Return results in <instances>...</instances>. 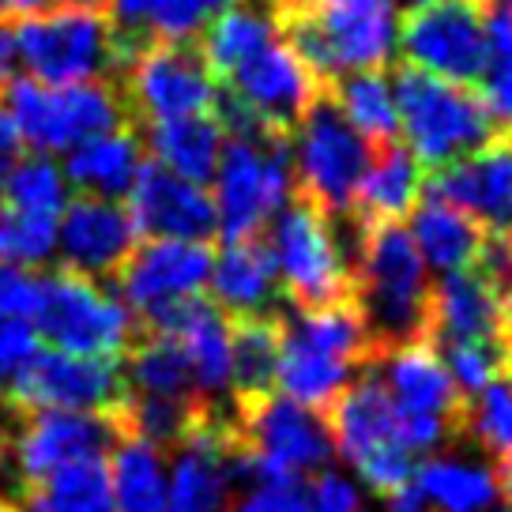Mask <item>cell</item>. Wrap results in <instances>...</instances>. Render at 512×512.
Wrapping results in <instances>:
<instances>
[{
	"label": "cell",
	"mask_w": 512,
	"mask_h": 512,
	"mask_svg": "<svg viewBox=\"0 0 512 512\" xmlns=\"http://www.w3.org/2000/svg\"><path fill=\"white\" fill-rule=\"evenodd\" d=\"M144 136L136 128L106 132L95 140H83L68 151L64 162V181L76 185L83 196L95 200H128V192L136 185V174L144 166Z\"/></svg>",
	"instance_id": "484cf974"
},
{
	"label": "cell",
	"mask_w": 512,
	"mask_h": 512,
	"mask_svg": "<svg viewBox=\"0 0 512 512\" xmlns=\"http://www.w3.org/2000/svg\"><path fill=\"white\" fill-rule=\"evenodd\" d=\"M464 437L494 456V471L512 467V369L467 400Z\"/></svg>",
	"instance_id": "e575fe53"
},
{
	"label": "cell",
	"mask_w": 512,
	"mask_h": 512,
	"mask_svg": "<svg viewBox=\"0 0 512 512\" xmlns=\"http://www.w3.org/2000/svg\"><path fill=\"white\" fill-rule=\"evenodd\" d=\"M509 8H512V0H509Z\"/></svg>",
	"instance_id": "6f0895ef"
},
{
	"label": "cell",
	"mask_w": 512,
	"mask_h": 512,
	"mask_svg": "<svg viewBox=\"0 0 512 512\" xmlns=\"http://www.w3.org/2000/svg\"><path fill=\"white\" fill-rule=\"evenodd\" d=\"M422 189H426V170L418 166V159L407 151L403 140L373 147V159H369L366 177L354 192V208L347 219L358 230L403 223L418 208Z\"/></svg>",
	"instance_id": "d4e9b609"
},
{
	"label": "cell",
	"mask_w": 512,
	"mask_h": 512,
	"mask_svg": "<svg viewBox=\"0 0 512 512\" xmlns=\"http://www.w3.org/2000/svg\"><path fill=\"white\" fill-rule=\"evenodd\" d=\"M0 113L12 121L19 144L34 147V155L72 151L83 140L136 128L113 80L46 87L31 76H12L0 87Z\"/></svg>",
	"instance_id": "277c9868"
},
{
	"label": "cell",
	"mask_w": 512,
	"mask_h": 512,
	"mask_svg": "<svg viewBox=\"0 0 512 512\" xmlns=\"http://www.w3.org/2000/svg\"><path fill=\"white\" fill-rule=\"evenodd\" d=\"M117 87L125 95V106L132 113V125H159L177 117L211 113L219 80L211 76L208 61L196 42H166L151 38L140 42L128 57L125 72L117 76Z\"/></svg>",
	"instance_id": "7c38bea8"
},
{
	"label": "cell",
	"mask_w": 512,
	"mask_h": 512,
	"mask_svg": "<svg viewBox=\"0 0 512 512\" xmlns=\"http://www.w3.org/2000/svg\"><path fill=\"white\" fill-rule=\"evenodd\" d=\"M486 42L490 57L479 80V98L494 117V125H501V132H512V8L501 0H490L486 8Z\"/></svg>",
	"instance_id": "d590c367"
},
{
	"label": "cell",
	"mask_w": 512,
	"mask_h": 512,
	"mask_svg": "<svg viewBox=\"0 0 512 512\" xmlns=\"http://www.w3.org/2000/svg\"><path fill=\"white\" fill-rule=\"evenodd\" d=\"M19 136L16 128H12V121L0 113V196H4V185H8V177H12V170L19 166V159H23V151H19Z\"/></svg>",
	"instance_id": "f6af8a7d"
},
{
	"label": "cell",
	"mask_w": 512,
	"mask_h": 512,
	"mask_svg": "<svg viewBox=\"0 0 512 512\" xmlns=\"http://www.w3.org/2000/svg\"><path fill=\"white\" fill-rule=\"evenodd\" d=\"M128 437L125 407L110 415L31 411L12 437V475L19 486H38L76 460H106Z\"/></svg>",
	"instance_id": "2e32d148"
},
{
	"label": "cell",
	"mask_w": 512,
	"mask_h": 512,
	"mask_svg": "<svg viewBox=\"0 0 512 512\" xmlns=\"http://www.w3.org/2000/svg\"><path fill=\"white\" fill-rule=\"evenodd\" d=\"M294 140H298L290 159L294 192L324 211L328 219H347L354 208V192L373 159V147L354 132L328 87L298 117Z\"/></svg>",
	"instance_id": "52a82bcc"
},
{
	"label": "cell",
	"mask_w": 512,
	"mask_h": 512,
	"mask_svg": "<svg viewBox=\"0 0 512 512\" xmlns=\"http://www.w3.org/2000/svg\"><path fill=\"white\" fill-rule=\"evenodd\" d=\"M57 0H4V12L8 16H19V19H27V16H42V12H49Z\"/></svg>",
	"instance_id": "c3c4849f"
},
{
	"label": "cell",
	"mask_w": 512,
	"mask_h": 512,
	"mask_svg": "<svg viewBox=\"0 0 512 512\" xmlns=\"http://www.w3.org/2000/svg\"><path fill=\"white\" fill-rule=\"evenodd\" d=\"M38 486L49 512H113L106 460H76Z\"/></svg>",
	"instance_id": "8d00e7d4"
},
{
	"label": "cell",
	"mask_w": 512,
	"mask_h": 512,
	"mask_svg": "<svg viewBox=\"0 0 512 512\" xmlns=\"http://www.w3.org/2000/svg\"><path fill=\"white\" fill-rule=\"evenodd\" d=\"M298 61L332 87L347 72H384L400 34V0H298L279 8Z\"/></svg>",
	"instance_id": "7a4b0ae2"
},
{
	"label": "cell",
	"mask_w": 512,
	"mask_h": 512,
	"mask_svg": "<svg viewBox=\"0 0 512 512\" xmlns=\"http://www.w3.org/2000/svg\"><path fill=\"white\" fill-rule=\"evenodd\" d=\"M426 343H494L512 351V294L497 287L494 275L479 264L441 275V283H433Z\"/></svg>",
	"instance_id": "ac0fdd59"
},
{
	"label": "cell",
	"mask_w": 512,
	"mask_h": 512,
	"mask_svg": "<svg viewBox=\"0 0 512 512\" xmlns=\"http://www.w3.org/2000/svg\"><path fill=\"white\" fill-rule=\"evenodd\" d=\"M411 241H415L422 264L441 275L467 272L482 260L486 249V234L467 219L464 211L448 208L441 200H418V208L411 211Z\"/></svg>",
	"instance_id": "f1b7e54d"
},
{
	"label": "cell",
	"mask_w": 512,
	"mask_h": 512,
	"mask_svg": "<svg viewBox=\"0 0 512 512\" xmlns=\"http://www.w3.org/2000/svg\"><path fill=\"white\" fill-rule=\"evenodd\" d=\"M234 441L249 464V486L298 482L309 471H324L336 456L324 415L279 392L234 411Z\"/></svg>",
	"instance_id": "ba28073f"
},
{
	"label": "cell",
	"mask_w": 512,
	"mask_h": 512,
	"mask_svg": "<svg viewBox=\"0 0 512 512\" xmlns=\"http://www.w3.org/2000/svg\"><path fill=\"white\" fill-rule=\"evenodd\" d=\"M223 91H230L241 106H249L264 125L272 128L275 136H287L290 140L298 117L313 106V98L324 91V83L279 38V42L264 46L260 53H253L249 61H241L226 76Z\"/></svg>",
	"instance_id": "ffe728a7"
},
{
	"label": "cell",
	"mask_w": 512,
	"mask_h": 512,
	"mask_svg": "<svg viewBox=\"0 0 512 512\" xmlns=\"http://www.w3.org/2000/svg\"><path fill=\"white\" fill-rule=\"evenodd\" d=\"M68 4H91V8H106V0H68Z\"/></svg>",
	"instance_id": "681fc988"
},
{
	"label": "cell",
	"mask_w": 512,
	"mask_h": 512,
	"mask_svg": "<svg viewBox=\"0 0 512 512\" xmlns=\"http://www.w3.org/2000/svg\"><path fill=\"white\" fill-rule=\"evenodd\" d=\"M381 512H430V505H426V497L418 494L415 482H407V486H400V490L384 494Z\"/></svg>",
	"instance_id": "7dc6e473"
},
{
	"label": "cell",
	"mask_w": 512,
	"mask_h": 512,
	"mask_svg": "<svg viewBox=\"0 0 512 512\" xmlns=\"http://www.w3.org/2000/svg\"><path fill=\"white\" fill-rule=\"evenodd\" d=\"M418 494L430 512H494L501 501L497 471L464 456H433L418 467Z\"/></svg>",
	"instance_id": "1f68e13d"
},
{
	"label": "cell",
	"mask_w": 512,
	"mask_h": 512,
	"mask_svg": "<svg viewBox=\"0 0 512 512\" xmlns=\"http://www.w3.org/2000/svg\"><path fill=\"white\" fill-rule=\"evenodd\" d=\"M4 16H8V12H4V0H0V19H4Z\"/></svg>",
	"instance_id": "db71d44e"
},
{
	"label": "cell",
	"mask_w": 512,
	"mask_h": 512,
	"mask_svg": "<svg viewBox=\"0 0 512 512\" xmlns=\"http://www.w3.org/2000/svg\"><path fill=\"white\" fill-rule=\"evenodd\" d=\"M0 512H16V505H12V497H0Z\"/></svg>",
	"instance_id": "f907efd6"
},
{
	"label": "cell",
	"mask_w": 512,
	"mask_h": 512,
	"mask_svg": "<svg viewBox=\"0 0 512 512\" xmlns=\"http://www.w3.org/2000/svg\"><path fill=\"white\" fill-rule=\"evenodd\" d=\"M57 249V219L0 200V264H46Z\"/></svg>",
	"instance_id": "74e56055"
},
{
	"label": "cell",
	"mask_w": 512,
	"mask_h": 512,
	"mask_svg": "<svg viewBox=\"0 0 512 512\" xmlns=\"http://www.w3.org/2000/svg\"><path fill=\"white\" fill-rule=\"evenodd\" d=\"M211 253L208 241H140L132 256L113 275V283L125 298V309L136 317H147L162 305L200 298V290L211 279Z\"/></svg>",
	"instance_id": "d6986e66"
},
{
	"label": "cell",
	"mask_w": 512,
	"mask_h": 512,
	"mask_svg": "<svg viewBox=\"0 0 512 512\" xmlns=\"http://www.w3.org/2000/svg\"><path fill=\"white\" fill-rule=\"evenodd\" d=\"M38 354V336L27 320L0 317V384H12L19 369Z\"/></svg>",
	"instance_id": "b9f144b4"
},
{
	"label": "cell",
	"mask_w": 512,
	"mask_h": 512,
	"mask_svg": "<svg viewBox=\"0 0 512 512\" xmlns=\"http://www.w3.org/2000/svg\"><path fill=\"white\" fill-rule=\"evenodd\" d=\"M38 302V275L16 264H0V317L27 320Z\"/></svg>",
	"instance_id": "ee69618b"
},
{
	"label": "cell",
	"mask_w": 512,
	"mask_h": 512,
	"mask_svg": "<svg viewBox=\"0 0 512 512\" xmlns=\"http://www.w3.org/2000/svg\"><path fill=\"white\" fill-rule=\"evenodd\" d=\"M324 422L332 430L336 452L362 475L373 494H392L411 482L415 452L403 441V426L377 373H366L339 396Z\"/></svg>",
	"instance_id": "9c48e42d"
},
{
	"label": "cell",
	"mask_w": 512,
	"mask_h": 512,
	"mask_svg": "<svg viewBox=\"0 0 512 512\" xmlns=\"http://www.w3.org/2000/svg\"><path fill=\"white\" fill-rule=\"evenodd\" d=\"M486 8L490 0H437L411 8L400 23L396 46L418 72L475 87L486 72Z\"/></svg>",
	"instance_id": "5bb4252c"
},
{
	"label": "cell",
	"mask_w": 512,
	"mask_h": 512,
	"mask_svg": "<svg viewBox=\"0 0 512 512\" xmlns=\"http://www.w3.org/2000/svg\"><path fill=\"white\" fill-rule=\"evenodd\" d=\"M426 196L464 211L486 238H512V132L426 177Z\"/></svg>",
	"instance_id": "e0dca14e"
},
{
	"label": "cell",
	"mask_w": 512,
	"mask_h": 512,
	"mask_svg": "<svg viewBox=\"0 0 512 512\" xmlns=\"http://www.w3.org/2000/svg\"><path fill=\"white\" fill-rule=\"evenodd\" d=\"M373 369H381V384L400 415L403 441L411 452H433L445 441L464 437L467 400L430 343L384 351Z\"/></svg>",
	"instance_id": "8fae6325"
},
{
	"label": "cell",
	"mask_w": 512,
	"mask_h": 512,
	"mask_svg": "<svg viewBox=\"0 0 512 512\" xmlns=\"http://www.w3.org/2000/svg\"><path fill=\"white\" fill-rule=\"evenodd\" d=\"M34 336H46L57 351L80 354V358H121L140 336V324L113 302L91 279L57 268L38 275V302H34Z\"/></svg>",
	"instance_id": "30bf717a"
},
{
	"label": "cell",
	"mask_w": 512,
	"mask_h": 512,
	"mask_svg": "<svg viewBox=\"0 0 512 512\" xmlns=\"http://www.w3.org/2000/svg\"><path fill=\"white\" fill-rule=\"evenodd\" d=\"M332 98L351 121V128L369 147L400 140V113H396V91L384 72H347L332 87Z\"/></svg>",
	"instance_id": "836d02e7"
},
{
	"label": "cell",
	"mask_w": 512,
	"mask_h": 512,
	"mask_svg": "<svg viewBox=\"0 0 512 512\" xmlns=\"http://www.w3.org/2000/svg\"><path fill=\"white\" fill-rule=\"evenodd\" d=\"M234 0H151L147 27L166 42H192Z\"/></svg>",
	"instance_id": "ab89813d"
},
{
	"label": "cell",
	"mask_w": 512,
	"mask_h": 512,
	"mask_svg": "<svg viewBox=\"0 0 512 512\" xmlns=\"http://www.w3.org/2000/svg\"><path fill=\"white\" fill-rule=\"evenodd\" d=\"M279 317L230 320V411L249 407V403L264 400V396L275 392Z\"/></svg>",
	"instance_id": "f546056e"
},
{
	"label": "cell",
	"mask_w": 512,
	"mask_h": 512,
	"mask_svg": "<svg viewBox=\"0 0 512 512\" xmlns=\"http://www.w3.org/2000/svg\"><path fill=\"white\" fill-rule=\"evenodd\" d=\"M305 490H309V512H366L358 486L339 471H320L317 482Z\"/></svg>",
	"instance_id": "7bdbcfd3"
},
{
	"label": "cell",
	"mask_w": 512,
	"mask_h": 512,
	"mask_svg": "<svg viewBox=\"0 0 512 512\" xmlns=\"http://www.w3.org/2000/svg\"><path fill=\"white\" fill-rule=\"evenodd\" d=\"M275 8H290V4H298V0H272Z\"/></svg>",
	"instance_id": "816d5d0a"
},
{
	"label": "cell",
	"mask_w": 512,
	"mask_h": 512,
	"mask_svg": "<svg viewBox=\"0 0 512 512\" xmlns=\"http://www.w3.org/2000/svg\"><path fill=\"white\" fill-rule=\"evenodd\" d=\"M147 147H151V159L166 166L170 174H177L181 181L192 185H208L219 159H223L226 132L215 121V113H196V117H177V121H159V125H147Z\"/></svg>",
	"instance_id": "83f0119b"
},
{
	"label": "cell",
	"mask_w": 512,
	"mask_h": 512,
	"mask_svg": "<svg viewBox=\"0 0 512 512\" xmlns=\"http://www.w3.org/2000/svg\"><path fill=\"white\" fill-rule=\"evenodd\" d=\"M234 512H309V490L302 482H256Z\"/></svg>",
	"instance_id": "60d3db41"
},
{
	"label": "cell",
	"mask_w": 512,
	"mask_h": 512,
	"mask_svg": "<svg viewBox=\"0 0 512 512\" xmlns=\"http://www.w3.org/2000/svg\"><path fill=\"white\" fill-rule=\"evenodd\" d=\"M494 512H512V509H509V505H505V509H494Z\"/></svg>",
	"instance_id": "11a10c76"
},
{
	"label": "cell",
	"mask_w": 512,
	"mask_h": 512,
	"mask_svg": "<svg viewBox=\"0 0 512 512\" xmlns=\"http://www.w3.org/2000/svg\"><path fill=\"white\" fill-rule=\"evenodd\" d=\"M0 200L12 204V208L61 219V211L68 208V181H64L61 166H53L46 155H27L12 170Z\"/></svg>",
	"instance_id": "f35d334b"
},
{
	"label": "cell",
	"mask_w": 512,
	"mask_h": 512,
	"mask_svg": "<svg viewBox=\"0 0 512 512\" xmlns=\"http://www.w3.org/2000/svg\"><path fill=\"white\" fill-rule=\"evenodd\" d=\"M272 223L275 272L290 305L298 313L351 305V260L336 238V219L290 192Z\"/></svg>",
	"instance_id": "8992f818"
},
{
	"label": "cell",
	"mask_w": 512,
	"mask_h": 512,
	"mask_svg": "<svg viewBox=\"0 0 512 512\" xmlns=\"http://www.w3.org/2000/svg\"><path fill=\"white\" fill-rule=\"evenodd\" d=\"M147 8H151V0H113L110 16L117 19V27H121V31L136 38V31L147 23Z\"/></svg>",
	"instance_id": "bcb514c9"
},
{
	"label": "cell",
	"mask_w": 512,
	"mask_h": 512,
	"mask_svg": "<svg viewBox=\"0 0 512 512\" xmlns=\"http://www.w3.org/2000/svg\"><path fill=\"white\" fill-rule=\"evenodd\" d=\"M430 298V268L422 264L403 223L358 230L351 253V302L366 320L377 351L426 343Z\"/></svg>",
	"instance_id": "6da1fadb"
},
{
	"label": "cell",
	"mask_w": 512,
	"mask_h": 512,
	"mask_svg": "<svg viewBox=\"0 0 512 512\" xmlns=\"http://www.w3.org/2000/svg\"><path fill=\"white\" fill-rule=\"evenodd\" d=\"M422 4H437V0H415V8H422Z\"/></svg>",
	"instance_id": "f5cc1de1"
},
{
	"label": "cell",
	"mask_w": 512,
	"mask_h": 512,
	"mask_svg": "<svg viewBox=\"0 0 512 512\" xmlns=\"http://www.w3.org/2000/svg\"><path fill=\"white\" fill-rule=\"evenodd\" d=\"M16 64L46 87H68L87 80H113L125 72L128 57L144 38L117 27L106 8L53 4L42 16H27L12 27Z\"/></svg>",
	"instance_id": "3957f363"
},
{
	"label": "cell",
	"mask_w": 512,
	"mask_h": 512,
	"mask_svg": "<svg viewBox=\"0 0 512 512\" xmlns=\"http://www.w3.org/2000/svg\"><path fill=\"white\" fill-rule=\"evenodd\" d=\"M290 140H230L215 170V215L219 234L226 241L260 238V230L272 223L279 208L294 192V170H290Z\"/></svg>",
	"instance_id": "4fadbf2b"
},
{
	"label": "cell",
	"mask_w": 512,
	"mask_h": 512,
	"mask_svg": "<svg viewBox=\"0 0 512 512\" xmlns=\"http://www.w3.org/2000/svg\"><path fill=\"white\" fill-rule=\"evenodd\" d=\"M396 113L400 136L422 170H441L448 162L475 155L497 136L490 110L482 106L475 87L437 80L430 72H418L403 64L396 72Z\"/></svg>",
	"instance_id": "5b68a950"
},
{
	"label": "cell",
	"mask_w": 512,
	"mask_h": 512,
	"mask_svg": "<svg viewBox=\"0 0 512 512\" xmlns=\"http://www.w3.org/2000/svg\"><path fill=\"white\" fill-rule=\"evenodd\" d=\"M234 415L208 422L185 445L174 448V467L166 475V512H226L234 497L230 475Z\"/></svg>",
	"instance_id": "603a6c76"
},
{
	"label": "cell",
	"mask_w": 512,
	"mask_h": 512,
	"mask_svg": "<svg viewBox=\"0 0 512 512\" xmlns=\"http://www.w3.org/2000/svg\"><path fill=\"white\" fill-rule=\"evenodd\" d=\"M509 249H512V238H509Z\"/></svg>",
	"instance_id": "9f6ffc18"
},
{
	"label": "cell",
	"mask_w": 512,
	"mask_h": 512,
	"mask_svg": "<svg viewBox=\"0 0 512 512\" xmlns=\"http://www.w3.org/2000/svg\"><path fill=\"white\" fill-rule=\"evenodd\" d=\"M19 415L31 411H76L110 415L128 403L121 358H80L64 351H38L4 388Z\"/></svg>",
	"instance_id": "9a60e30c"
},
{
	"label": "cell",
	"mask_w": 512,
	"mask_h": 512,
	"mask_svg": "<svg viewBox=\"0 0 512 512\" xmlns=\"http://www.w3.org/2000/svg\"><path fill=\"white\" fill-rule=\"evenodd\" d=\"M57 241H61V260L68 272L83 279H113L132 256V249L140 245V234H136L128 208L113 200L80 196L64 208Z\"/></svg>",
	"instance_id": "7402d4cb"
},
{
	"label": "cell",
	"mask_w": 512,
	"mask_h": 512,
	"mask_svg": "<svg viewBox=\"0 0 512 512\" xmlns=\"http://www.w3.org/2000/svg\"><path fill=\"white\" fill-rule=\"evenodd\" d=\"M166 452L140 437H125L110 452L113 512H166Z\"/></svg>",
	"instance_id": "d6a6232c"
},
{
	"label": "cell",
	"mask_w": 512,
	"mask_h": 512,
	"mask_svg": "<svg viewBox=\"0 0 512 512\" xmlns=\"http://www.w3.org/2000/svg\"><path fill=\"white\" fill-rule=\"evenodd\" d=\"M128 215L136 223V234L155 241H208L211 234H219L215 200L200 185L170 174L151 155L128 192Z\"/></svg>",
	"instance_id": "44dd1931"
},
{
	"label": "cell",
	"mask_w": 512,
	"mask_h": 512,
	"mask_svg": "<svg viewBox=\"0 0 512 512\" xmlns=\"http://www.w3.org/2000/svg\"><path fill=\"white\" fill-rule=\"evenodd\" d=\"M211 294L230 320L279 317V272L264 238L226 241L211 260Z\"/></svg>",
	"instance_id": "cb8c5ba5"
},
{
	"label": "cell",
	"mask_w": 512,
	"mask_h": 512,
	"mask_svg": "<svg viewBox=\"0 0 512 512\" xmlns=\"http://www.w3.org/2000/svg\"><path fill=\"white\" fill-rule=\"evenodd\" d=\"M279 8L272 0H234L219 16L208 23L204 38L196 42L204 61H208L211 76L226 80L241 61H249L253 53L264 46L279 42Z\"/></svg>",
	"instance_id": "4316f807"
},
{
	"label": "cell",
	"mask_w": 512,
	"mask_h": 512,
	"mask_svg": "<svg viewBox=\"0 0 512 512\" xmlns=\"http://www.w3.org/2000/svg\"><path fill=\"white\" fill-rule=\"evenodd\" d=\"M121 366H125V381L132 396L204 403L196 392V381H192L189 358H185L177 339L159 336V332H140L132 339V347L121 354Z\"/></svg>",
	"instance_id": "4dcf8cb0"
}]
</instances>
